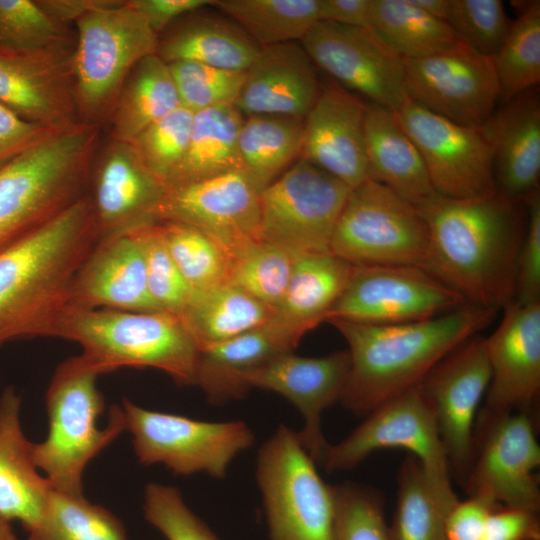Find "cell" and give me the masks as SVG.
<instances>
[{
  "instance_id": "obj_1",
  "label": "cell",
  "mask_w": 540,
  "mask_h": 540,
  "mask_svg": "<svg viewBox=\"0 0 540 540\" xmlns=\"http://www.w3.org/2000/svg\"><path fill=\"white\" fill-rule=\"evenodd\" d=\"M418 210L429 231L424 269L467 304L500 310L514 300L525 201L496 190L465 199L437 195Z\"/></svg>"
},
{
  "instance_id": "obj_2",
  "label": "cell",
  "mask_w": 540,
  "mask_h": 540,
  "mask_svg": "<svg viewBox=\"0 0 540 540\" xmlns=\"http://www.w3.org/2000/svg\"><path fill=\"white\" fill-rule=\"evenodd\" d=\"M499 310L465 304L414 322L367 324L328 321L344 337L350 372L341 404L367 415L417 387L449 353L491 324Z\"/></svg>"
},
{
  "instance_id": "obj_3",
  "label": "cell",
  "mask_w": 540,
  "mask_h": 540,
  "mask_svg": "<svg viewBox=\"0 0 540 540\" xmlns=\"http://www.w3.org/2000/svg\"><path fill=\"white\" fill-rule=\"evenodd\" d=\"M100 240L87 194L0 253V346L49 336L77 271Z\"/></svg>"
},
{
  "instance_id": "obj_4",
  "label": "cell",
  "mask_w": 540,
  "mask_h": 540,
  "mask_svg": "<svg viewBox=\"0 0 540 540\" xmlns=\"http://www.w3.org/2000/svg\"><path fill=\"white\" fill-rule=\"evenodd\" d=\"M48 337L77 343L100 375L125 367L154 368L178 385H196L200 350L181 317L167 311L66 306Z\"/></svg>"
},
{
  "instance_id": "obj_5",
  "label": "cell",
  "mask_w": 540,
  "mask_h": 540,
  "mask_svg": "<svg viewBox=\"0 0 540 540\" xmlns=\"http://www.w3.org/2000/svg\"><path fill=\"white\" fill-rule=\"evenodd\" d=\"M100 128L79 122L0 168V253L88 194Z\"/></svg>"
},
{
  "instance_id": "obj_6",
  "label": "cell",
  "mask_w": 540,
  "mask_h": 540,
  "mask_svg": "<svg viewBox=\"0 0 540 540\" xmlns=\"http://www.w3.org/2000/svg\"><path fill=\"white\" fill-rule=\"evenodd\" d=\"M100 373L80 354L56 368L46 392L48 434L32 443V458L54 490L83 493L88 463L126 431L122 407L113 405L107 424L98 419L105 409L96 386Z\"/></svg>"
},
{
  "instance_id": "obj_7",
  "label": "cell",
  "mask_w": 540,
  "mask_h": 540,
  "mask_svg": "<svg viewBox=\"0 0 540 540\" xmlns=\"http://www.w3.org/2000/svg\"><path fill=\"white\" fill-rule=\"evenodd\" d=\"M75 97L81 123L110 121L123 84L138 62L156 54L158 35L127 0L90 11L75 22Z\"/></svg>"
},
{
  "instance_id": "obj_8",
  "label": "cell",
  "mask_w": 540,
  "mask_h": 540,
  "mask_svg": "<svg viewBox=\"0 0 540 540\" xmlns=\"http://www.w3.org/2000/svg\"><path fill=\"white\" fill-rule=\"evenodd\" d=\"M316 464L283 424L258 450L255 476L269 540H333L334 488Z\"/></svg>"
},
{
  "instance_id": "obj_9",
  "label": "cell",
  "mask_w": 540,
  "mask_h": 540,
  "mask_svg": "<svg viewBox=\"0 0 540 540\" xmlns=\"http://www.w3.org/2000/svg\"><path fill=\"white\" fill-rule=\"evenodd\" d=\"M428 248L420 211L370 179L350 190L330 243L331 253L356 266L424 268Z\"/></svg>"
},
{
  "instance_id": "obj_10",
  "label": "cell",
  "mask_w": 540,
  "mask_h": 540,
  "mask_svg": "<svg viewBox=\"0 0 540 540\" xmlns=\"http://www.w3.org/2000/svg\"><path fill=\"white\" fill-rule=\"evenodd\" d=\"M126 431L142 465L160 464L177 475L225 478L232 461L255 442L243 421L211 422L154 411L123 399Z\"/></svg>"
},
{
  "instance_id": "obj_11",
  "label": "cell",
  "mask_w": 540,
  "mask_h": 540,
  "mask_svg": "<svg viewBox=\"0 0 540 540\" xmlns=\"http://www.w3.org/2000/svg\"><path fill=\"white\" fill-rule=\"evenodd\" d=\"M382 449L408 451L447 506L459 501L434 416L418 386L382 403L346 438L330 443L320 465L328 472L348 471Z\"/></svg>"
},
{
  "instance_id": "obj_12",
  "label": "cell",
  "mask_w": 540,
  "mask_h": 540,
  "mask_svg": "<svg viewBox=\"0 0 540 540\" xmlns=\"http://www.w3.org/2000/svg\"><path fill=\"white\" fill-rule=\"evenodd\" d=\"M351 188L299 158L261 191L260 239L294 256L330 252Z\"/></svg>"
},
{
  "instance_id": "obj_13",
  "label": "cell",
  "mask_w": 540,
  "mask_h": 540,
  "mask_svg": "<svg viewBox=\"0 0 540 540\" xmlns=\"http://www.w3.org/2000/svg\"><path fill=\"white\" fill-rule=\"evenodd\" d=\"M535 423L529 414L513 413L474 427L473 457L462 483L468 497L539 512L540 446Z\"/></svg>"
},
{
  "instance_id": "obj_14",
  "label": "cell",
  "mask_w": 540,
  "mask_h": 540,
  "mask_svg": "<svg viewBox=\"0 0 540 540\" xmlns=\"http://www.w3.org/2000/svg\"><path fill=\"white\" fill-rule=\"evenodd\" d=\"M300 44L317 69L367 103L394 112L407 99L405 58L373 29L319 21Z\"/></svg>"
},
{
  "instance_id": "obj_15",
  "label": "cell",
  "mask_w": 540,
  "mask_h": 540,
  "mask_svg": "<svg viewBox=\"0 0 540 540\" xmlns=\"http://www.w3.org/2000/svg\"><path fill=\"white\" fill-rule=\"evenodd\" d=\"M261 190L241 169L165 187L155 221L184 223L211 237L229 260L260 241Z\"/></svg>"
},
{
  "instance_id": "obj_16",
  "label": "cell",
  "mask_w": 540,
  "mask_h": 540,
  "mask_svg": "<svg viewBox=\"0 0 540 540\" xmlns=\"http://www.w3.org/2000/svg\"><path fill=\"white\" fill-rule=\"evenodd\" d=\"M465 304L461 295L422 267L354 265L349 283L326 321L414 322Z\"/></svg>"
},
{
  "instance_id": "obj_17",
  "label": "cell",
  "mask_w": 540,
  "mask_h": 540,
  "mask_svg": "<svg viewBox=\"0 0 540 540\" xmlns=\"http://www.w3.org/2000/svg\"><path fill=\"white\" fill-rule=\"evenodd\" d=\"M394 113L419 150L437 195L465 199L496 191L493 149L481 128L456 124L409 99Z\"/></svg>"
},
{
  "instance_id": "obj_18",
  "label": "cell",
  "mask_w": 540,
  "mask_h": 540,
  "mask_svg": "<svg viewBox=\"0 0 540 540\" xmlns=\"http://www.w3.org/2000/svg\"><path fill=\"white\" fill-rule=\"evenodd\" d=\"M490 378L485 338L476 335L442 359L418 385L434 416L452 478L460 484L473 457L475 420Z\"/></svg>"
},
{
  "instance_id": "obj_19",
  "label": "cell",
  "mask_w": 540,
  "mask_h": 540,
  "mask_svg": "<svg viewBox=\"0 0 540 540\" xmlns=\"http://www.w3.org/2000/svg\"><path fill=\"white\" fill-rule=\"evenodd\" d=\"M405 93L427 111L474 128L487 121L500 97L493 58L469 47L405 59Z\"/></svg>"
},
{
  "instance_id": "obj_20",
  "label": "cell",
  "mask_w": 540,
  "mask_h": 540,
  "mask_svg": "<svg viewBox=\"0 0 540 540\" xmlns=\"http://www.w3.org/2000/svg\"><path fill=\"white\" fill-rule=\"evenodd\" d=\"M485 338L491 378L475 426L513 413L534 417L540 394V301H512Z\"/></svg>"
},
{
  "instance_id": "obj_21",
  "label": "cell",
  "mask_w": 540,
  "mask_h": 540,
  "mask_svg": "<svg viewBox=\"0 0 540 540\" xmlns=\"http://www.w3.org/2000/svg\"><path fill=\"white\" fill-rule=\"evenodd\" d=\"M74 49L0 50V103L34 124L67 129L79 123Z\"/></svg>"
},
{
  "instance_id": "obj_22",
  "label": "cell",
  "mask_w": 540,
  "mask_h": 540,
  "mask_svg": "<svg viewBox=\"0 0 540 540\" xmlns=\"http://www.w3.org/2000/svg\"><path fill=\"white\" fill-rule=\"evenodd\" d=\"M350 372L348 350L321 357L281 355L247 378L249 389L259 388L286 398L300 413L299 440L320 464L329 442L322 431L323 412L341 400Z\"/></svg>"
},
{
  "instance_id": "obj_23",
  "label": "cell",
  "mask_w": 540,
  "mask_h": 540,
  "mask_svg": "<svg viewBox=\"0 0 540 540\" xmlns=\"http://www.w3.org/2000/svg\"><path fill=\"white\" fill-rule=\"evenodd\" d=\"M367 102L331 79L304 118L300 158L349 188L370 179L365 140Z\"/></svg>"
},
{
  "instance_id": "obj_24",
  "label": "cell",
  "mask_w": 540,
  "mask_h": 540,
  "mask_svg": "<svg viewBox=\"0 0 540 540\" xmlns=\"http://www.w3.org/2000/svg\"><path fill=\"white\" fill-rule=\"evenodd\" d=\"M67 306L160 311L148 291L144 256L133 227L96 244L72 281Z\"/></svg>"
},
{
  "instance_id": "obj_25",
  "label": "cell",
  "mask_w": 540,
  "mask_h": 540,
  "mask_svg": "<svg viewBox=\"0 0 540 540\" xmlns=\"http://www.w3.org/2000/svg\"><path fill=\"white\" fill-rule=\"evenodd\" d=\"M322 88L318 69L300 44L261 47L245 71L234 103L245 117L282 115L305 118Z\"/></svg>"
},
{
  "instance_id": "obj_26",
  "label": "cell",
  "mask_w": 540,
  "mask_h": 540,
  "mask_svg": "<svg viewBox=\"0 0 540 540\" xmlns=\"http://www.w3.org/2000/svg\"><path fill=\"white\" fill-rule=\"evenodd\" d=\"M89 187L101 239L156 222L154 212L165 189L131 143L113 140L92 167Z\"/></svg>"
},
{
  "instance_id": "obj_27",
  "label": "cell",
  "mask_w": 540,
  "mask_h": 540,
  "mask_svg": "<svg viewBox=\"0 0 540 540\" xmlns=\"http://www.w3.org/2000/svg\"><path fill=\"white\" fill-rule=\"evenodd\" d=\"M306 330L272 317L265 324L200 350L196 375L213 405L244 398L247 378L275 358L293 353Z\"/></svg>"
},
{
  "instance_id": "obj_28",
  "label": "cell",
  "mask_w": 540,
  "mask_h": 540,
  "mask_svg": "<svg viewBox=\"0 0 540 540\" xmlns=\"http://www.w3.org/2000/svg\"><path fill=\"white\" fill-rule=\"evenodd\" d=\"M480 128L493 149L496 190L508 198L524 201L539 189L538 87L501 104Z\"/></svg>"
},
{
  "instance_id": "obj_29",
  "label": "cell",
  "mask_w": 540,
  "mask_h": 540,
  "mask_svg": "<svg viewBox=\"0 0 540 540\" xmlns=\"http://www.w3.org/2000/svg\"><path fill=\"white\" fill-rule=\"evenodd\" d=\"M21 397L12 386L0 396V514L30 532L52 489L32 458V442L22 429Z\"/></svg>"
},
{
  "instance_id": "obj_30",
  "label": "cell",
  "mask_w": 540,
  "mask_h": 540,
  "mask_svg": "<svg viewBox=\"0 0 540 540\" xmlns=\"http://www.w3.org/2000/svg\"><path fill=\"white\" fill-rule=\"evenodd\" d=\"M206 7L186 14L158 35L156 55L167 64L191 61L246 71L261 47L229 17Z\"/></svg>"
},
{
  "instance_id": "obj_31",
  "label": "cell",
  "mask_w": 540,
  "mask_h": 540,
  "mask_svg": "<svg viewBox=\"0 0 540 540\" xmlns=\"http://www.w3.org/2000/svg\"><path fill=\"white\" fill-rule=\"evenodd\" d=\"M365 140L370 180L417 209L437 196L419 150L392 110L367 103Z\"/></svg>"
},
{
  "instance_id": "obj_32",
  "label": "cell",
  "mask_w": 540,
  "mask_h": 540,
  "mask_svg": "<svg viewBox=\"0 0 540 540\" xmlns=\"http://www.w3.org/2000/svg\"><path fill=\"white\" fill-rule=\"evenodd\" d=\"M354 265L331 252L297 256L274 318L307 332L326 321L343 294Z\"/></svg>"
},
{
  "instance_id": "obj_33",
  "label": "cell",
  "mask_w": 540,
  "mask_h": 540,
  "mask_svg": "<svg viewBox=\"0 0 540 540\" xmlns=\"http://www.w3.org/2000/svg\"><path fill=\"white\" fill-rule=\"evenodd\" d=\"M181 105L171 71L156 54L142 59L126 78L110 122L113 141L132 142Z\"/></svg>"
},
{
  "instance_id": "obj_34",
  "label": "cell",
  "mask_w": 540,
  "mask_h": 540,
  "mask_svg": "<svg viewBox=\"0 0 540 540\" xmlns=\"http://www.w3.org/2000/svg\"><path fill=\"white\" fill-rule=\"evenodd\" d=\"M304 118L245 116L238 135L240 168L262 191L301 155Z\"/></svg>"
},
{
  "instance_id": "obj_35",
  "label": "cell",
  "mask_w": 540,
  "mask_h": 540,
  "mask_svg": "<svg viewBox=\"0 0 540 540\" xmlns=\"http://www.w3.org/2000/svg\"><path fill=\"white\" fill-rule=\"evenodd\" d=\"M244 116L234 105L194 113L189 142L165 187L241 169L238 135Z\"/></svg>"
},
{
  "instance_id": "obj_36",
  "label": "cell",
  "mask_w": 540,
  "mask_h": 540,
  "mask_svg": "<svg viewBox=\"0 0 540 540\" xmlns=\"http://www.w3.org/2000/svg\"><path fill=\"white\" fill-rule=\"evenodd\" d=\"M274 313L227 282L195 293L179 316L201 350L265 324Z\"/></svg>"
},
{
  "instance_id": "obj_37",
  "label": "cell",
  "mask_w": 540,
  "mask_h": 540,
  "mask_svg": "<svg viewBox=\"0 0 540 540\" xmlns=\"http://www.w3.org/2000/svg\"><path fill=\"white\" fill-rule=\"evenodd\" d=\"M371 29L405 59L467 47L447 22L429 16L409 0H373Z\"/></svg>"
},
{
  "instance_id": "obj_38",
  "label": "cell",
  "mask_w": 540,
  "mask_h": 540,
  "mask_svg": "<svg viewBox=\"0 0 540 540\" xmlns=\"http://www.w3.org/2000/svg\"><path fill=\"white\" fill-rule=\"evenodd\" d=\"M260 47L300 42L320 21L321 0H211Z\"/></svg>"
},
{
  "instance_id": "obj_39",
  "label": "cell",
  "mask_w": 540,
  "mask_h": 540,
  "mask_svg": "<svg viewBox=\"0 0 540 540\" xmlns=\"http://www.w3.org/2000/svg\"><path fill=\"white\" fill-rule=\"evenodd\" d=\"M518 16L493 58L500 104L540 83V1L512 2Z\"/></svg>"
},
{
  "instance_id": "obj_40",
  "label": "cell",
  "mask_w": 540,
  "mask_h": 540,
  "mask_svg": "<svg viewBox=\"0 0 540 540\" xmlns=\"http://www.w3.org/2000/svg\"><path fill=\"white\" fill-rule=\"evenodd\" d=\"M452 508L437 495L420 462L409 455L398 473L396 509L390 540H447L446 518Z\"/></svg>"
},
{
  "instance_id": "obj_41",
  "label": "cell",
  "mask_w": 540,
  "mask_h": 540,
  "mask_svg": "<svg viewBox=\"0 0 540 540\" xmlns=\"http://www.w3.org/2000/svg\"><path fill=\"white\" fill-rule=\"evenodd\" d=\"M28 540H126L123 523L84 494L51 489Z\"/></svg>"
},
{
  "instance_id": "obj_42",
  "label": "cell",
  "mask_w": 540,
  "mask_h": 540,
  "mask_svg": "<svg viewBox=\"0 0 540 540\" xmlns=\"http://www.w3.org/2000/svg\"><path fill=\"white\" fill-rule=\"evenodd\" d=\"M155 227L194 293L227 283L230 260L211 237L195 227L179 222L156 221Z\"/></svg>"
},
{
  "instance_id": "obj_43",
  "label": "cell",
  "mask_w": 540,
  "mask_h": 540,
  "mask_svg": "<svg viewBox=\"0 0 540 540\" xmlns=\"http://www.w3.org/2000/svg\"><path fill=\"white\" fill-rule=\"evenodd\" d=\"M296 256L274 244L257 241L230 260L228 283L276 310Z\"/></svg>"
},
{
  "instance_id": "obj_44",
  "label": "cell",
  "mask_w": 540,
  "mask_h": 540,
  "mask_svg": "<svg viewBox=\"0 0 540 540\" xmlns=\"http://www.w3.org/2000/svg\"><path fill=\"white\" fill-rule=\"evenodd\" d=\"M75 42L69 24L51 16L37 0H0V50L35 51Z\"/></svg>"
},
{
  "instance_id": "obj_45",
  "label": "cell",
  "mask_w": 540,
  "mask_h": 540,
  "mask_svg": "<svg viewBox=\"0 0 540 540\" xmlns=\"http://www.w3.org/2000/svg\"><path fill=\"white\" fill-rule=\"evenodd\" d=\"M333 540H390L384 498L355 482L334 485Z\"/></svg>"
},
{
  "instance_id": "obj_46",
  "label": "cell",
  "mask_w": 540,
  "mask_h": 540,
  "mask_svg": "<svg viewBox=\"0 0 540 540\" xmlns=\"http://www.w3.org/2000/svg\"><path fill=\"white\" fill-rule=\"evenodd\" d=\"M181 105L196 113L209 108L234 105L245 71L228 70L191 61L168 64Z\"/></svg>"
},
{
  "instance_id": "obj_47",
  "label": "cell",
  "mask_w": 540,
  "mask_h": 540,
  "mask_svg": "<svg viewBox=\"0 0 540 540\" xmlns=\"http://www.w3.org/2000/svg\"><path fill=\"white\" fill-rule=\"evenodd\" d=\"M193 117L194 112L180 106L130 142L143 165L164 186L185 154Z\"/></svg>"
},
{
  "instance_id": "obj_48",
  "label": "cell",
  "mask_w": 540,
  "mask_h": 540,
  "mask_svg": "<svg viewBox=\"0 0 540 540\" xmlns=\"http://www.w3.org/2000/svg\"><path fill=\"white\" fill-rule=\"evenodd\" d=\"M133 228L142 248L147 287L153 302L160 311L181 315L195 293L168 253L155 222Z\"/></svg>"
},
{
  "instance_id": "obj_49",
  "label": "cell",
  "mask_w": 540,
  "mask_h": 540,
  "mask_svg": "<svg viewBox=\"0 0 540 540\" xmlns=\"http://www.w3.org/2000/svg\"><path fill=\"white\" fill-rule=\"evenodd\" d=\"M446 22L473 51L493 57L511 20L501 0H450Z\"/></svg>"
},
{
  "instance_id": "obj_50",
  "label": "cell",
  "mask_w": 540,
  "mask_h": 540,
  "mask_svg": "<svg viewBox=\"0 0 540 540\" xmlns=\"http://www.w3.org/2000/svg\"><path fill=\"white\" fill-rule=\"evenodd\" d=\"M145 519L167 540H219L174 486L150 482L144 491Z\"/></svg>"
},
{
  "instance_id": "obj_51",
  "label": "cell",
  "mask_w": 540,
  "mask_h": 540,
  "mask_svg": "<svg viewBox=\"0 0 540 540\" xmlns=\"http://www.w3.org/2000/svg\"><path fill=\"white\" fill-rule=\"evenodd\" d=\"M527 223L517 261L514 300L540 301V190L525 200Z\"/></svg>"
},
{
  "instance_id": "obj_52",
  "label": "cell",
  "mask_w": 540,
  "mask_h": 540,
  "mask_svg": "<svg viewBox=\"0 0 540 540\" xmlns=\"http://www.w3.org/2000/svg\"><path fill=\"white\" fill-rule=\"evenodd\" d=\"M64 130L28 122L0 103V168Z\"/></svg>"
},
{
  "instance_id": "obj_53",
  "label": "cell",
  "mask_w": 540,
  "mask_h": 540,
  "mask_svg": "<svg viewBox=\"0 0 540 540\" xmlns=\"http://www.w3.org/2000/svg\"><path fill=\"white\" fill-rule=\"evenodd\" d=\"M539 512L499 507L486 522L482 540H540Z\"/></svg>"
},
{
  "instance_id": "obj_54",
  "label": "cell",
  "mask_w": 540,
  "mask_h": 540,
  "mask_svg": "<svg viewBox=\"0 0 540 540\" xmlns=\"http://www.w3.org/2000/svg\"><path fill=\"white\" fill-rule=\"evenodd\" d=\"M499 507L478 497L459 500L446 518L447 540H482L490 513Z\"/></svg>"
},
{
  "instance_id": "obj_55",
  "label": "cell",
  "mask_w": 540,
  "mask_h": 540,
  "mask_svg": "<svg viewBox=\"0 0 540 540\" xmlns=\"http://www.w3.org/2000/svg\"><path fill=\"white\" fill-rule=\"evenodd\" d=\"M160 35L181 17L208 6L211 0H127Z\"/></svg>"
},
{
  "instance_id": "obj_56",
  "label": "cell",
  "mask_w": 540,
  "mask_h": 540,
  "mask_svg": "<svg viewBox=\"0 0 540 540\" xmlns=\"http://www.w3.org/2000/svg\"><path fill=\"white\" fill-rule=\"evenodd\" d=\"M373 0H321L320 21L371 28Z\"/></svg>"
},
{
  "instance_id": "obj_57",
  "label": "cell",
  "mask_w": 540,
  "mask_h": 540,
  "mask_svg": "<svg viewBox=\"0 0 540 540\" xmlns=\"http://www.w3.org/2000/svg\"><path fill=\"white\" fill-rule=\"evenodd\" d=\"M51 16L69 24L92 10L109 5L113 0H37Z\"/></svg>"
},
{
  "instance_id": "obj_58",
  "label": "cell",
  "mask_w": 540,
  "mask_h": 540,
  "mask_svg": "<svg viewBox=\"0 0 540 540\" xmlns=\"http://www.w3.org/2000/svg\"><path fill=\"white\" fill-rule=\"evenodd\" d=\"M410 3L431 17L445 21L448 17L450 0H409Z\"/></svg>"
},
{
  "instance_id": "obj_59",
  "label": "cell",
  "mask_w": 540,
  "mask_h": 540,
  "mask_svg": "<svg viewBox=\"0 0 540 540\" xmlns=\"http://www.w3.org/2000/svg\"><path fill=\"white\" fill-rule=\"evenodd\" d=\"M0 540H17L11 522L0 514Z\"/></svg>"
}]
</instances>
